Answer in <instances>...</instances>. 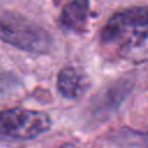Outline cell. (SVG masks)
<instances>
[{"label":"cell","instance_id":"6da1fadb","mask_svg":"<svg viewBox=\"0 0 148 148\" xmlns=\"http://www.w3.org/2000/svg\"><path fill=\"white\" fill-rule=\"evenodd\" d=\"M99 39L118 59L135 65L148 61V6L114 13L101 30Z\"/></svg>","mask_w":148,"mask_h":148},{"label":"cell","instance_id":"7a4b0ae2","mask_svg":"<svg viewBox=\"0 0 148 148\" xmlns=\"http://www.w3.org/2000/svg\"><path fill=\"white\" fill-rule=\"evenodd\" d=\"M0 39L32 53H45L51 47V37L45 29L12 12L0 13Z\"/></svg>","mask_w":148,"mask_h":148},{"label":"cell","instance_id":"3957f363","mask_svg":"<svg viewBox=\"0 0 148 148\" xmlns=\"http://www.w3.org/2000/svg\"><path fill=\"white\" fill-rule=\"evenodd\" d=\"M51 127L47 113L28 109H10L0 111V140L34 139Z\"/></svg>","mask_w":148,"mask_h":148},{"label":"cell","instance_id":"277c9868","mask_svg":"<svg viewBox=\"0 0 148 148\" xmlns=\"http://www.w3.org/2000/svg\"><path fill=\"white\" fill-rule=\"evenodd\" d=\"M89 13V0H66L60 22L68 30L80 31L84 28Z\"/></svg>","mask_w":148,"mask_h":148},{"label":"cell","instance_id":"5b68a950","mask_svg":"<svg viewBox=\"0 0 148 148\" xmlns=\"http://www.w3.org/2000/svg\"><path fill=\"white\" fill-rule=\"evenodd\" d=\"M87 83V79L82 73L73 67H66L58 75L57 87L64 97L74 99L83 94Z\"/></svg>","mask_w":148,"mask_h":148},{"label":"cell","instance_id":"8992f818","mask_svg":"<svg viewBox=\"0 0 148 148\" xmlns=\"http://www.w3.org/2000/svg\"><path fill=\"white\" fill-rule=\"evenodd\" d=\"M59 148H77V147H76V146H74V145H72V143H65V145L60 146Z\"/></svg>","mask_w":148,"mask_h":148}]
</instances>
